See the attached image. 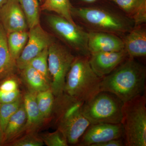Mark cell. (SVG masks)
I'll list each match as a JSON object with an SVG mask.
<instances>
[{
	"label": "cell",
	"mask_w": 146,
	"mask_h": 146,
	"mask_svg": "<svg viewBox=\"0 0 146 146\" xmlns=\"http://www.w3.org/2000/svg\"><path fill=\"white\" fill-rule=\"evenodd\" d=\"M36 96V94L28 91L23 98L27 116L25 131L27 132H35L43 125L46 120L43 117L37 106Z\"/></svg>",
	"instance_id": "obj_16"
},
{
	"label": "cell",
	"mask_w": 146,
	"mask_h": 146,
	"mask_svg": "<svg viewBox=\"0 0 146 146\" xmlns=\"http://www.w3.org/2000/svg\"><path fill=\"white\" fill-rule=\"evenodd\" d=\"M128 57L126 52L123 49L91 54L89 60L94 72L102 78L112 72Z\"/></svg>",
	"instance_id": "obj_12"
},
{
	"label": "cell",
	"mask_w": 146,
	"mask_h": 146,
	"mask_svg": "<svg viewBox=\"0 0 146 146\" xmlns=\"http://www.w3.org/2000/svg\"><path fill=\"white\" fill-rule=\"evenodd\" d=\"M29 32L21 31L7 34V44L11 57L15 60L20 56L28 40Z\"/></svg>",
	"instance_id": "obj_21"
},
{
	"label": "cell",
	"mask_w": 146,
	"mask_h": 146,
	"mask_svg": "<svg viewBox=\"0 0 146 146\" xmlns=\"http://www.w3.org/2000/svg\"><path fill=\"white\" fill-rule=\"evenodd\" d=\"M54 97L51 88L36 94L37 106L45 120L50 118L54 111Z\"/></svg>",
	"instance_id": "obj_23"
},
{
	"label": "cell",
	"mask_w": 146,
	"mask_h": 146,
	"mask_svg": "<svg viewBox=\"0 0 146 146\" xmlns=\"http://www.w3.org/2000/svg\"><path fill=\"white\" fill-rule=\"evenodd\" d=\"M125 146L123 138L113 139L96 144L95 146Z\"/></svg>",
	"instance_id": "obj_30"
},
{
	"label": "cell",
	"mask_w": 146,
	"mask_h": 146,
	"mask_svg": "<svg viewBox=\"0 0 146 146\" xmlns=\"http://www.w3.org/2000/svg\"><path fill=\"white\" fill-rule=\"evenodd\" d=\"M17 68L9 50L7 34L0 24V80L13 75Z\"/></svg>",
	"instance_id": "obj_18"
},
{
	"label": "cell",
	"mask_w": 146,
	"mask_h": 146,
	"mask_svg": "<svg viewBox=\"0 0 146 146\" xmlns=\"http://www.w3.org/2000/svg\"><path fill=\"white\" fill-rule=\"evenodd\" d=\"M128 57L136 58L146 56L145 24L136 25L122 37Z\"/></svg>",
	"instance_id": "obj_14"
},
{
	"label": "cell",
	"mask_w": 146,
	"mask_h": 146,
	"mask_svg": "<svg viewBox=\"0 0 146 146\" xmlns=\"http://www.w3.org/2000/svg\"><path fill=\"white\" fill-rule=\"evenodd\" d=\"M56 98L54 111L57 129L64 133L68 144L77 145L90 125L82 113L84 102L64 93Z\"/></svg>",
	"instance_id": "obj_3"
},
{
	"label": "cell",
	"mask_w": 146,
	"mask_h": 146,
	"mask_svg": "<svg viewBox=\"0 0 146 146\" xmlns=\"http://www.w3.org/2000/svg\"><path fill=\"white\" fill-rule=\"evenodd\" d=\"M123 103L114 94L100 91L84 102L82 112L90 124L121 123Z\"/></svg>",
	"instance_id": "obj_6"
},
{
	"label": "cell",
	"mask_w": 146,
	"mask_h": 146,
	"mask_svg": "<svg viewBox=\"0 0 146 146\" xmlns=\"http://www.w3.org/2000/svg\"><path fill=\"white\" fill-rule=\"evenodd\" d=\"M127 146H146V98L145 94L123 103L121 122Z\"/></svg>",
	"instance_id": "obj_5"
},
{
	"label": "cell",
	"mask_w": 146,
	"mask_h": 146,
	"mask_svg": "<svg viewBox=\"0 0 146 146\" xmlns=\"http://www.w3.org/2000/svg\"><path fill=\"white\" fill-rule=\"evenodd\" d=\"M88 47L90 54L124 49L123 42L121 37L112 33L101 32H88Z\"/></svg>",
	"instance_id": "obj_13"
},
{
	"label": "cell",
	"mask_w": 146,
	"mask_h": 146,
	"mask_svg": "<svg viewBox=\"0 0 146 146\" xmlns=\"http://www.w3.org/2000/svg\"><path fill=\"white\" fill-rule=\"evenodd\" d=\"M40 1H41L42 2V3H43L44 2V1H45V0H40Z\"/></svg>",
	"instance_id": "obj_34"
},
{
	"label": "cell",
	"mask_w": 146,
	"mask_h": 146,
	"mask_svg": "<svg viewBox=\"0 0 146 146\" xmlns=\"http://www.w3.org/2000/svg\"><path fill=\"white\" fill-rule=\"evenodd\" d=\"M78 3V6H84L94 4L100 0H76Z\"/></svg>",
	"instance_id": "obj_31"
},
{
	"label": "cell",
	"mask_w": 146,
	"mask_h": 146,
	"mask_svg": "<svg viewBox=\"0 0 146 146\" xmlns=\"http://www.w3.org/2000/svg\"><path fill=\"white\" fill-rule=\"evenodd\" d=\"M27 116L24 104L9 119L3 135V145L10 143L25 131Z\"/></svg>",
	"instance_id": "obj_17"
},
{
	"label": "cell",
	"mask_w": 146,
	"mask_h": 146,
	"mask_svg": "<svg viewBox=\"0 0 146 146\" xmlns=\"http://www.w3.org/2000/svg\"><path fill=\"white\" fill-rule=\"evenodd\" d=\"M21 70V77L29 91L36 94L50 88V83L29 65Z\"/></svg>",
	"instance_id": "obj_19"
},
{
	"label": "cell",
	"mask_w": 146,
	"mask_h": 146,
	"mask_svg": "<svg viewBox=\"0 0 146 146\" xmlns=\"http://www.w3.org/2000/svg\"><path fill=\"white\" fill-rule=\"evenodd\" d=\"M13 75L3 80L0 84V91L4 92H11L18 90V83L17 80L13 76Z\"/></svg>",
	"instance_id": "obj_28"
},
{
	"label": "cell",
	"mask_w": 146,
	"mask_h": 146,
	"mask_svg": "<svg viewBox=\"0 0 146 146\" xmlns=\"http://www.w3.org/2000/svg\"><path fill=\"white\" fill-rule=\"evenodd\" d=\"M22 96L19 89L11 92H4L0 91V103H9L13 102Z\"/></svg>",
	"instance_id": "obj_29"
},
{
	"label": "cell",
	"mask_w": 146,
	"mask_h": 146,
	"mask_svg": "<svg viewBox=\"0 0 146 146\" xmlns=\"http://www.w3.org/2000/svg\"><path fill=\"white\" fill-rule=\"evenodd\" d=\"M114 4L135 25L146 24V0H108Z\"/></svg>",
	"instance_id": "obj_15"
},
{
	"label": "cell",
	"mask_w": 146,
	"mask_h": 146,
	"mask_svg": "<svg viewBox=\"0 0 146 146\" xmlns=\"http://www.w3.org/2000/svg\"><path fill=\"white\" fill-rule=\"evenodd\" d=\"M42 141L44 144L48 146H67L68 145L67 138L64 133L59 129L54 132L48 133L42 135Z\"/></svg>",
	"instance_id": "obj_26"
},
{
	"label": "cell",
	"mask_w": 146,
	"mask_h": 146,
	"mask_svg": "<svg viewBox=\"0 0 146 146\" xmlns=\"http://www.w3.org/2000/svg\"><path fill=\"white\" fill-rule=\"evenodd\" d=\"M23 11L29 28L40 24V6L38 0H17Z\"/></svg>",
	"instance_id": "obj_22"
},
{
	"label": "cell",
	"mask_w": 146,
	"mask_h": 146,
	"mask_svg": "<svg viewBox=\"0 0 146 146\" xmlns=\"http://www.w3.org/2000/svg\"><path fill=\"white\" fill-rule=\"evenodd\" d=\"M72 6L70 0H45L40 9V10L54 12L71 23L76 24L72 15Z\"/></svg>",
	"instance_id": "obj_20"
},
{
	"label": "cell",
	"mask_w": 146,
	"mask_h": 146,
	"mask_svg": "<svg viewBox=\"0 0 146 146\" xmlns=\"http://www.w3.org/2000/svg\"><path fill=\"white\" fill-rule=\"evenodd\" d=\"M146 68L128 57L112 72L102 78L100 91L114 94L123 103L145 94Z\"/></svg>",
	"instance_id": "obj_2"
},
{
	"label": "cell",
	"mask_w": 146,
	"mask_h": 146,
	"mask_svg": "<svg viewBox=\"0 0 146 146\" xmlns=\"http://www.w3.org/2000/svg\"><path fill=\"white\" fill-rule=\"evenodd\" d=\"M9 144L12 146H42L44 145L42 138L34 132H27L22 138L16 139Z\"/></svg>",
	"instance_id": "obj_27"
},
{
	"label": "cell",
	"mask_w": 146,
	"mask_h": 146,
	"mask_svg": "<svg viewBox=\"0 0 146 146\" xmlns=\"http://www.w3.org/2000/svg\"><path fill=\"white\" fill-rule=\"evenodd\" d=\"M2 145H3V134L0 129V146H1Z\"/></svg>",
	"instance_id": "obj_33"
},
{
	"label": "cell",
	"mask_w": 146,
	"mask_h": 146,
	"mask_svg": "<svg viewBox=\"0 0 146 146\" xmlns=\"http://www.w3.org/2000/svg\"><path fill=\"white\" fill-rule=\"evenodd\" d=\"M23 103V98L22 96L13 102L0 103V129L3 135L9 119Z\"/></svg>",
	"instance_id": "obj_24"
},
{
	"label": "cell",
	"mask_w": 146,
	"mask_h": 146,
	"mask_svg": "<svg viewBox=\"0 0 146 146\" xmlns=\"http://www.w3.org/2000/svg\"><path fill=\"white\" fill-rule=\"evenodd\" d=\"M75 56L69 48L55 41L48 47L50 88L55 98L64 93L66 76Z\"/></svg>",
	"instance_id": "obj_7"
},
{
	"label": "cell",
	"mask_w": 146,
	"mask_h": 146,
	"mask_svg": "<svg viewBox=\"0 0 146 146\" xmlns=\"http://www.w3.org/2000/svg\"><path fill=\"white\" fill-rule=\"evenodd\" d=\"M47 22L55 34L76 55L89 57L88 32L77 24L72 23L57 14L49 15Z\"/></svg>",
	"instance_id": "obj_8"
},
{
	"label": "cell",
	"mask_w": 146,
	"mask_h": 146,
	"mask_svg": "<svg viewBox=\"0 0 146 146\" xmlns=\"http://www.w3.org/2000/svg\"><path fill=\"white\" fill-rule=\"evenodd\" d=\"M54 39L45 31L40 24L30 29L28 40L20 56L16 60L20 70L28 65L32 59L54 42Z\"/></svg>",
	"instance_id": "obj_9"
},
{
	"label": "cell",
	"mask_w": 146,
	"mask_h": 146,
	"mask_svg": "<svg viewBox=\"0 0 146 146\" xmlns=\"http://www.w3.org/2000/svg\"><path fill=\"white\" fill-rule=\"evenodd\" d=\"M89 57L76 55L65 80L64 93L86 102L100 92L102 78L91 68Z\"/></svg>",
	"instance_id": "obj_4"
},
{
	"label": "cell",
	"mask_w": 146,
	"mask_h": 146,
	"mask_svg": "<svg viewBox=\"0 0 146 146\" xmlns=\"http://www.w3.org/2000/svg\"><path fill=\"white\" fill-rule=\"evenodd\" d=\"M121 138H123V129L121 123L90 124L77 145L81 146H95L100 143Z\"/></svg>",
	"instance_id": "obj_10"
},
{
	"label": "cell",
	"mask_w": 146,
	"mask_h": 146,
	"mask_svg": "<svg viewBox=\"0 0 146 146\" xmlns=\"http://www.w3.org/2000/svg\"><path fill=\"white\" fill-rule=\"evenodd\" d=\"M9 0H0V8L4 5Z\"/></svg>",
	"instance_id": "obj_32"
},
{
	"label": "cell",
	"mask_w": 146,
	"mask_h": 146,
	"mask_svg": "<svg viewBox=\"0 0 146 146\" xmlns=\"http://www.w3.org/2000/svg\"><path fill=\"white\" fill-rule=\"evenodd\" d=\"M48 48H46L32 59L28 65L39 72L50 83L51 78L48 67Z\"/></svg>",
	"instance_id": "obj_25"
},
{
	"label": "cell",
	"mask_w": 146,
	"mask_h": 146,
	"mask_svg": "<svg viewBox=\"0 0 146 146\" xmlns=\"http://www.w3.org/2000/svg\"><path fill=\"white\" fill-rule=\"evenodd\" d=\"M72 15L76 23L88 32L108 33L121 38L136 25L117 7L105 5L72 6Z\"/></svg>",
	"instance_id": "obj_1"
},
{
	"label": "cell",
	"mask_w": 146,
	"mask_h": 146,
	"mask_svg": "<svg viewBox=\"0 0 146 146\" xmlns=\"http://www.w3.org/2000/svg\"><path fill=\"white\" fill-rule=\"evenodd\" d=\"M0 24L7 34L28 28L26 17L17 0H9L0 8Z\"/></svg>",
	"instance_id": "obj_11"
}]
</instances>
